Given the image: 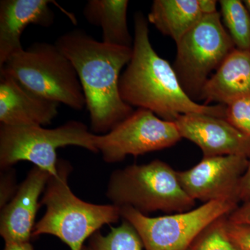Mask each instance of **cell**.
Wrapping results in <instances>:
<instances>
[{
  "mask_svg": "<svg viewBox=\"0 0 250 250\" xmlns=\"http://www.w3.org/2000/svg\"><path fill=\"white\" fill-rule=\"evenodd\" d=\"M55 45L76 70L93 134H107L132 114L119 88L121 71L131 60L132 47L108 45L81 29L65 33Z\"/></svg>",
  "mask_w": 250,
  "mask_h": 250,
  "instance_id": "cell-1",
  "label": "cell"
},
{
  "mask_svg": "<svg viewBox=\"0 0 250 250\" xmlns=\"http://www.w3.org/2000/svg\"><path fill=\"white\" fill-rule=\"evenodd\" d=\"M149 34L147 20L142 13H136L132 55L120 78L123 101L167 121L174 122L188 113L225 118V105L201 104L185 93L172 65L153 48Z\"/></svg>",
  "mask_w": 250,
  "mask_h": 250,
  "instance_id": "cell-2",
  "label": "cell"
},
{
  "mask_svg": "<svg viewBox=\"0 0 250 250\" xmlns=\"http://www.w3.org/2000/svg\"><path fill=\"white\" fill-rule=\"evenodd\" d=\"M58 174L51 175L41 205L45 206L42 218L36 223L32 237L52 235L70 250H82L85 242L104 225L118 223L121 208L111 205H95L81 200L69 187L72 170L67 161L59 159Z\"/></svg>",
  "mask_w": 250,
  "mask_h": 250,
  "instance_id": "cell-3",
  "label": "cell"
},
{
  "mask_svg": "<svg viewBox=\"0 0 250 250\" xmlns=\"http://www.w3.org/2000/svg\"><path fill=\"white\" fill-rule=\"evenodd\" d=\"M106 196L120 208L132 207L145 215L182 213L195 205L179 183L177 171L158 159L115 170L108 180Z\"/></svg>",
  "mask_w": 250,
  "mask_h": 250,
  "instance_id": "cell-4",
  "label": "cell"
},
{
  "mask_svg": "<svg viewBox=\"0 0 250 250\" xmlns=\"http://www.w3.org/2000/svg\"><path fill=\"white\" fill-rule=\"evenodd\" d=\"M0 74L9 75L42 98L77 111L85 107L80 79L71 62L54 44L36 42L13 54Z\"/></svg>",
  "mask_w": 250,
  "mask_h": 250,
  "instance_id": "cell-5",
  "label": "cell"
},
{
  "mask_svg": "<svg viewBox=\"0 0 250 250\" xmlns=\"http://www.w3.org/2000/svg\"><path fill=\"white\" fill-rule=\"evenodd\" d=\"M95 134L81 122L70 121L54 129L41 126H0V167L9 168L20 161L58 174L57 151L66 146H77L98 153L94 145Z\"/></svg>",
  "mask_w": 250,
  "mask_h": 250,
  "instance_id": "cell-6",
  "label": "cell"
},
{
  "mask_svg": "<svg viewBox=\"0 0 250 250\" xmlns=\"http://www.w3.org/2000/svg\"><path fill=\"white\" fill-rule=\"evenodd\" d=\"M173 67L185 93L200 100L213 70L236 48L218 11L205 16L178 41Z\"/></svg>",
  "mask_w": 250,
  "mask_h": 250,
  "instance_id": "cell-7",
  "label": "cell"
},
{
  "mask_svg": "<svg viewBox=\"0 0 250 250\" xmlns=\"http://www.w3.org/2000/svg\"><path fill=\"white\" fill-rule=\"evenodd\" d=\"M238 202L218 200L182 213L152 217L130 207H121V218L132 225L145 250H188L208 225L229 215Z\"/></svg>",
  "mask_w": 250,
  "mask_h": 250,
  "instance_id": "cell-8",
  "label": "cell"
},
{
  "mask_svg": "<svg viewBox=\"0 0 250 250\" xmlns=\"http://www.w3.org/2000/svg\"><path fill=\"white\" fill-rule=\"evenodd\" d=\"M181 139L174 122L139 108L107 134H95L94 145L104 161L112 164L172 147Z\"/></svg>",
  "mask_w": 250,
  "mask_h": 250,
  "instance_id": "cell-9",
  "label": "cell"
},
{
  "mask_svg": "<svg viewBox=\"0 0 250 250\" xmlns=\"http://www.w3.org/2000/svg\"><path fill=\"white\" fill-rule=\"evenodd\" d=\"M250 159L241 156L203 157L188 170L177 171L179 183L192 200L240 202V185Z\"/></svg>",
  "mask_w": 250,
  "mask_h": 250,
  "instance_id": "cell-10",
  "label": "cell"
},
{
  "mask_svg": "<svg viewBox=\"0 0 250 250\" xmlns=\"http://www.w3.org/2000/svg\"><path fill=\"white\" fill-rule=\"evenodd\" d=\"M181 137L195 143L203 157L235 155L250 159V137L225 118L188 113L174 121Z\"/></svg>",
  "mask_w": 250,
  "mask_h": 250,
  "instance_id": "cell-11",
  "label": "cell"
},
{
  "mask_svg": "<svg viewBox=\"0 0 250 250\" xmlns=\"http://www.w3.org/2000/svg\"><path fill=\"white\" fill-rule=\"evenodd\" d=\"M51 174L34 166L18 187L14 197L1 208L0 234L6 243L30 242L36 214Z\"/></svg>",
  "mask_w": 250,
  "mask_h": 250,
  "instance_id": "cell-12",
  "label": "cell"
},
{
  "mask_svg": "<svg viewBox=\"0 0 250 250\" xmlns=\"http://www.w3.org/2000/svg\"><path fill=\"white\" fill-rule=\"evenodd\" d=\"M59 104L36 95L17 80L0 74V123L9 126L51 124Z\"/></svg>",
  "mask_w": 250,
  "mask_h": 250,
  "instance_id": "cell-13",
  "label": "cell"
},
{
  "mask_svg": "<svg viewBox=\"0 0 250 250\" xmlns=\"http://www.w3.org/2000/svg\"><path fill=\"white\" fill-rule=\"evenodd\" d=\"M49 0H1L0 1V67L15 53L24 49L21 36L31 24L49 27L54 13Z\"/></svg>",
  "mask_w": 250,
  "mask_h": 250,
  "instance_id": "cell-14",
  "label": "cell"
},
{
  "mask_svg": "<svg viewBox=\"0 0 250 250\" xmlns=\"http://www.w3.org/2000/svg\"><path fill=\"white\" fill-rule=\"evenodd\" d=\"M217 11L214 0H154L147 21L177 42L205 16Z\"/></svg>",
  "mask_w": 250,
  "mask_h": 250,
  "instance_id": "cell-15",
  "label": "cell"
},
{
  "mask_svg": "<svg viewBox=\"0 0 250 250\" xmlns=\"http://www.w3.org/2000/svg\"><path fill=\"white\" fill-rule=\"evenodd\" d=\"M250 95V51L235 48L202 90L200 100L227 105Z\"/></svg>",
  "mask_w": 250,
  "mask_h": 250,
  "instance_id": "cell-16",
  "label": "cell"
},
{
  "mask_svg": "<svg viewBox=\"0 0 250 250\" xmlns=\"http://www.w3.org/2000/svg\"><path fill=\"white\" fill-rule=\"evenodd\" d=\"M128 5L127 0H89L83 16L90 24L101 28L104 43L132 47L134 40L128 29Z\"/></svg>",
  "mask_w": 250,
  "mask_h": 250,
  "instance_id": "cell-17",
  "label": "cell"
},
{
  "mask_svg": "<svg viewBox=\"0 0 250 250\" xmlns=\"http://www.w3.org/2000/svg\"><path fill=\"white\" fill-rule=\"evenodd\" d=\"M220 16L235 47L250 51V14L243 1L221 0Z\"/></svg>",
  "mask_w": 250,
  "mask_h": 250,
  "instance_id": "cell-18",
  "label": "cell"
},
{
  "mask_svg": "<svg viewBox=\"0 0 250 250\" xmlns=\"http://www.w3.org/2000/svg\"><path fill=\"white\" fill-rule=\"evenodd\" d=\"M142 241L132 225L126 220L117 228L103 235L100 231L94 233L82 250H143Z\"/></svg>",
  "mask_w": 250,
  "mask_h": 250,
  "instance_id": "cell-19",
  "label": "cell"
},
{
  "mask_svg": "<svg viewBox=\"0 0 250 250\" xmlns=\"http://www.w3.org/2000/svg\"><path fill=\"white\" fill-rule=\"evenodd\" d=\"M228 219L226 215L208 225L188 250H238L228 236Z\"/></svg>",
  "mask_w": 250,
  "mask_h": 250,
  "instance_id": "cell-20",
  "label": "cell"
},
{
  "mask_svg": "<svg viewBox=\"0 0 250 250\" xmlns=\"http://www.w3.org/2000/svg\"><path fill=\"white\" fill-rule=\"evenodd\" d=\"M225 119L250 137V95L225 105Z\"/></svg>",
  "mask_w": 250,
  "mask_h": 250,
  "instance_id": "cell-21",
  "label": "cell"
},
{
  "mask_svg": "<svg viewBox=\"0 0 250 250\" xmlns=\"http://www.w3.org/2000/svg\"><path fill=\"white\" fill-rule=\"evenodd\" d=\"M227 231L237 249L250 250V225L233 223L228 219Z\"/></svg>",
  "mask_w": 250,
  "mask_h": 250,
  "instance_id": "cell-22",
  "label": "cell"
},
{
  "mask_svg": "<svg viewBox=\"0 0 250 250\" xmlns=\"http://www.w3.org/2000/svg\"><path fill=\"white\" fill-rule=\"evenodd\" d=\"M1 182H0V208L4 207L11 201L17 192L16 175L11 167L1 169Z\"/></svg>",
  "mask_w": 250,
  "mask_h": 250,
  "instance_id": "cell-23",
  "label": "cell"
},
{
  "mask_svg": "<svg viewBox=\"0 0 250 250\" xmlns=\"http://www.w3.org/2000/svg\"><path fill=\"white\" fill-rule=\"evenodd\" d=\"M228 220L235 223L250 225V202L238 206V208L229 215Z\"/></svg>",
  "mask_w": 250,
  "mask_h": 250,
  "instance_id": "cell-24",
  "label": "cell"
},
{
  "mask_svg": "<svg viewBox=\"0 0 250 250\" xmlns=\"http://www.w3.org/2000/svg\"><path fill=\"white\" fill-rule=\"evenodd\" d=\"M239 199L243 203L250 202V159L248 169L241 179Z\"/></svg>",
  "mask_w": 250,
  "mask_h": 250,
  "instance_id": "cell-25",
  "label": "cell"
},
{
  "mask_svg": "<svg viewBox=\"0 0 250 250\" xmlns=\"http://www.w3.org/2000/svg\"><path fill=\"white\" fill-rule=\"evenodd\" d=\"M3 250H34L30 242L26 243H6Z\"/></svg>",
  "mask_w": 250,
  "mask_h": 250,
  "instance_id": "cell-26",
  "label": "cell"
},
{
  "mask_svg": "<svg viewBox=\"0 0 250 250\" xmlns=\"http://www.w3.org/2000/svg\"><path fill=\"white\" fill-rule=\"evenodd\" d=\"M243 3L246 5V8L248 9L250 14V0H245V1H243Z\"/></svg>",
  "mask_w": 250,
  "mask_h": 250,
  "instance_id": "cell-27",
  "label": "cell"
}]
</instances>
